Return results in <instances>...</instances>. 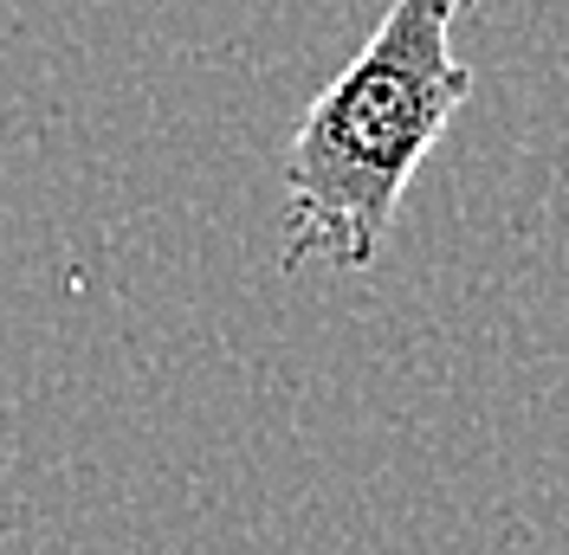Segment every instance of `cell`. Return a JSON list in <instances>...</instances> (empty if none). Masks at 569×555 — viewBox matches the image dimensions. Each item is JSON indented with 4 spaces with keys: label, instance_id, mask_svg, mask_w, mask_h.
<instances>
[{
    "label": "cell",
    "instance_id": "6da1fadb",
    "mask_svg": "<svg viewBox=\"0 0 569 555\" xmlns=\"http://www.w3.org/2000/svg\"><path fill=\"white\" fill-rule=\"evenodd\" d=\"M466 7L479 0H389L369 46L298 117L284 142V272L376 265L415 169L472 98V65L453 59Z\"/></svg>",
    "mask_w": 569,
    "mask_h": 555
}]
</instances>
